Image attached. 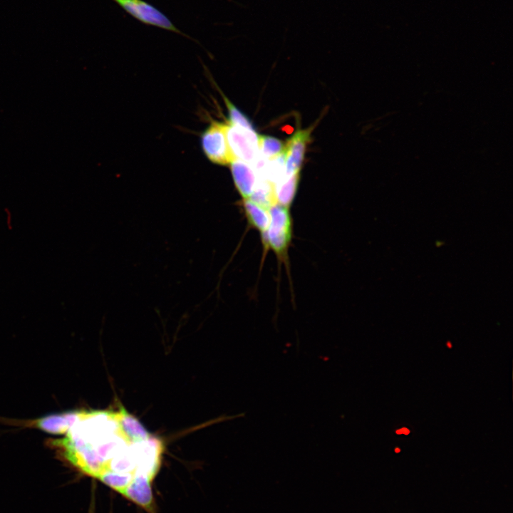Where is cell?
I'll use <instances>...</instances> for the list:
<instances>
[{
    "mask_svg": "<svg viewBox=\"0 0 513 513\" xmlns=\"http://www.w3.org/2000/svg\"><path fill=\"white\" fill-rule=\"evenodd\" d=\"M138 21L190 38L180 31L160 10L144 0H112Z\"/></svg>",
    "mask_w": 513,
    "mask_h": 513,
    "instance_id": "1",
    "label": "cell"
},
{
    "mask_svg": "<svg viewBox=\"0 0 513 513\" xmlns=\"http://www.w3.org/2000/svg\"><path fill=\"white\" fill-rule=\"evenodd\" d=\"M201 145L206 157L213 163L227 165L234 159L226 135V123L212 120L201 135Z\"/></svg>",
    "mask_w": 513,
    "mask_h": 513,
    "instance_id": "2",
    "label": "cell"
},
{
    "mask_svg": "<svg viewBox=\"0 0 513 513\" xmlns=\"http://www.w3.org/2000/svg\"><path fill=\"white\" fill-rule=\"evenodd\" d=\"M226 135L234 159L252 164L259 155V135L226 122Z\"/></svg>",
    "mask_w": 513,
    "mask_h": 513,
    "instance_id": "3",
    "label": "cell"
},
{
    "mask_svg": "<svg viewBox=\"0 0 513 513\" xmlns=\"http://www.w3.org/2000/svg\"><path fill=\"white\" fill-rule=\"evenodd\" d=\"M131 447L137 465V476H145L153 480L157 473L162 452L161 441L155 437L139 442L132 443Z\"/></svg>",
    "mask_w": 513,
    "mask_h": 513,
    "instance_id": "4",
    "label": "cell"
},
{
    "mask_svg": "<svg viewBox=\"0 0 513 513\" xmlns=\"http://www.w3.org/2000/svg\"><path fill=\"white\" fill-rule=\"evenodd\" d=\"M271 222L267 228L266 236L263 239L268 246L277 252L284 251L290 239V217L286 206L274 204L269 210Z\"/></svg>",
    "mask_w": 513,
    "mask_h": 513,
    "instance_id": "5",
    "label": "cell"
},
{
    "mask_svg": "<svg viewBox=\"0 0 513 513\" xmlns=\"http://www.w3.org/2000/svg\"><path fill=\"white\" fill-rule=\"evenodd\" d=\"M311 129L296 132L284 144L286 176L300 172Z\"/></svg>",
    "mask_w": 513,
    "mask_h": 513,
    "instance_id": "6",
    "label": "cell"
},
{
    "mask_svg": "<svg viewBox=\"0 0 513 513\" xmlns=\"http://www.w3.org/2000/svg\"><path fill=\"white\" fill-rule=\"evenodd\" d=\"M83 413L84 410H72L48 415L35 420L33 425L49 434H66Z\"/></svg>",
    "mask_w": 513,
    "mask_h": 513,
    "instance_id": "7",
    "label": "cell"
},
{
    "mask_svg": "<svg viewBox=\"0 0 513 513\" xmlns=\"http://www.w3.org/2000/svg\"><path fill=\"white\" fill-rule=\"evenodd\" d=\"M230 170L234 185L244 199H248L253 193L257 183L256 174L251 164L239 159H234Z\"/></svg>",
    "mask_w": 513,
    "mask_h": 513,
    "instance_id": "8",
    "label": "cell"
},
{
    "mask_svg": "<svg viewBox=\"0 0 513 513\" xmlns=\"http://www.w3.org/2000/svg\"><path fill=\"white\" fill-rule=\"evenodd\" d=\"M115 415L123 436L130 444L144 441L150 437L140 421L123 407L115 412Z\"/></svg>",
    "mask_w": 513,
    "mask_h": 513,
    "instance_id": "9",
    "label": "cell"
},
{
    "mask_svg": "<svg viewBox=\"0 0 513 513\" xmlns=\"http://www.w3.org/2000/svg\"><path fill=\"white\" fill-rule=\"evenodd\" d=\"M152 480L145 476H137L122 492V495L147 510L153 509Z\"/></svg>",
    "mask_w": 513,
    "mask_h": 513,
    "instance_id": "10",
    "label": "cell"
},
{
    "mask_svg": "<svg viewBox=\"0 0 513 513\" xmlns=\"http://www.w3.org/2000/svg\"><path fill=\"white\" fill-rule=\"evenodd\" d=\"M243 201L249 222L264 232L269 227V218L270 216L269 209L249 199H244Z\"/></svg>",
    "mask_w": 513,
    "mask_h": 513,
    "instance_id": "11",
    "label": "cell"
},
{
    "mask_svg": "<svg viewBox=\"0 0 513 513\" xmlns=\"http://www.w3.org/2000/svg\"><path fill=\"white\" fill-rule=\"evenodd\" d=\"M300 177V172L284 178L275 185V193L277 202L287 206L292 201L297 188Z\"/></svg>",
    "mask_w": 513,
    "mask_h": 513,
    "instance_id": "12",
    "label": "cell"
},
{
    "mask_svg": "<svg viewBox=\"0 0 513 513\" xmlns=\"http://www.w3.org/2000/svg\"><path fill=\"white\" fill-rule=\"evenodd\" d=\"M258 147L260 155L270 160L284 152V143L274 137L259 135Z\"/></svg>",
    "mask_w": 513,
    "mask_h": 513,
    "instance_id": "13",
    "label": "cell"
},
{
    "mask_svg": "<svg viewBox=\"0 0 513 513\" xmlns=\"http://www.w3.org/2000/svg\"><path fill=\"white\" fill-rule=\"evenodd\" d=\"M223 99L229 112V123L242 129L256 132L250 120L239 110L224 95Z\"/></svg>",
    "mask_w": 513,
    "mask_h": 513,
    "instance_id": "14",
    "label": "cell"
},
{
    "mask_svg": "<svg viewBox=\"0 0 513 513\" xmlns=\"http://www.w3.org/2000/svg\"><path fill=\"white\" fill-rule=\"evenodd\" d=\"M409 432H410V430H409L408 428H401V429H400V430H398L396 431V433H397V434H399V435H400V434L408 435Z\"/></svg>",
    "mask_w": 513,
    "mask_h": 513,
    "instance_id": "15",
    "label": "cell"
}]
</instances>
